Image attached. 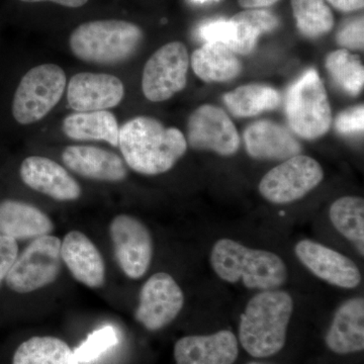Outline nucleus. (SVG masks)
<instances>
[{"label": "nucleus", "instance_id": "obj_1", "mask_svg": "<svg viewBox=\"0 0 364 364\" xmlns=\"http://www.w3.org/2000/svg\"><path fill=\"white\" fill-rule=\"evenodd\" d=\"M119 147L124 162L144 176L169 171L188 149L178 129L167 128L150 117H136L119 128Z\"/></svg>", "mask_w": 364, "mask_h": 364}, {"label": "nucleus", "instance_id": "obj_2", "mask_svg": "<svg viewBox=\"0 0 364 364\" xmlns=\"http://www.w3.org/2000/svg\"><path fill=\"white\" fill-rule=\"evenodd\" d=\"M294 301L286 291H263L249 301L242 314L239 340L253 358L274 355L284 348Z\"/></svg>", "mask_w": 364, "mask_h": 364}, {"label": "nucleus", "instance_id": "obj_3", "mask_svg": "<svg viewBox=\"0 0 364 364\" xmlns=\"http://www.w3.org/2000/svg\"><path fill=\"white\" fill-rule=\"evenodd\" d=\"M210 264L220 279L230 284L242 280L251 289L270 291L287 279L286 263L277 254L246 247L231 239L215 242Z\"/></svg>", "mask_w": 364, "mask_h": 364}, {"label": "nucleus", "instance_id": "obj_4", "mask_svg": "<svg viewBox=\"0 0 364 364\" xmlns=\"http://www.w3.org/2000/svg\"><path fill=\"white\" fill-rule=\"evenodd\" d=\"M143 31L130 21H93L78 26L69 38L76 58L97 65H117L130 60L143 42Z\"/></svg>", "mask_w": 364, "mask_h": 364}, {"label": "nucleus", "instance_id": "obj_5", "mask_svg": "<svg viewBox=\"0 0 364 364\" xmlns=\"http://www.w3.org/2000/svg\"><path fill=\"white\" fill-rule=\"evenodd\" d=\"M286 116L294 133L306 140H315L330 130L331 107L325 86L315 69L306 71L289 86Z\"/></svg>", "mask_w": 364, "mask_h": 364}, {"label": "nucleus", "instance_id": "obj_6", "mask_svg": "<svg viewBox=\"0 0 364 364\" xmlns=\"http://www.w3.org/2000/svg\"><path fill=\"white\" fill-rule=\"evenodd\" d=\"M66 82L65 72L56 64H41L26 72L14 93V119L31 124L44 119L61 100Z\"/></svg>", "mask_w": 364, "mask_h": 364}, {"label": "nucleus", "instance_id": "obj_7", "mask_svg": "<svg viewBox=\"0 0 364 364\" xmlns=\"http://www.w3.org/2000/svg\"><path fill=\"white\" fill-rule=\"evenodd\" d=\"M62 262L61 240L52 235L38 237L18 254L4 280L14 293H33L56 282Z\"/></svg>", "mask_w": 364, "mask_h": 364}, {"label": "nucleus", "instance_id": "obj_8", "mask_svg": "<svg viewBox=\"0 0 364 364\" xmlns=\"http://www.w3.org/2000/svg\"><path fill=\"white\" fill-rule=\"evenodd\" d=\"M322 167L313 158L296 155L267 172L259 183L261 196L272 203L296 202L323 181Z\"/></svg>", "mask_w": 364, "mask_h": 364}, {"label": "nucleus", "instance_id": "obj_9", "mask_svg": "<svg viewBox=\"0 0 364 364\" xmlns=\"http://www.w3.org/2000/svg\"><path fill=\"white\" fill-rule=\"evenodd\" d=\"M188 67L189 56L186 45L171 42L162 46L144 67V95L153 102L169 100L186 87Z\"/></svg>", "mask_w": 364, "mask_h": 364}, {"label": "nucleus", "instance_id": "obj_10", "mask_svg": "<svg viewBox=\"0 0 364 364\" xmlns=\"http://www.w3.org/2000/svg\"><path fill=\"white\" fill-rule=\"evenodd\" d=\"M109 236L122 272L129 279L143 277L153 257L152 236L147 226L133 215H119L109 224Z\"/></svg>", "mask_w": 364, "mask_h": 364}, {"label": "nucleus", "instance_id": "obj_11", "mask_svg": "<svg viewBox=\"0 0 364 364\" xmlns=\"http://www.w3.org/2000/svg\"><path fill=\"white\" fill-rule=\"evenodd\" d=\"M184 305L183 291L168 273H155L144 284L135 318L149 331H158L176 320Z\"/></svg>", "mask_w": 364, "mask_h": 364}, {"label": "nucleus", "instance_id": "obj_12", "mask_svg": "<svg viewBox=\"0 0 364 364\" xmlns=\"http://www.w3.org/2000/svg\"><path fill=\"white\" fill-rule=\"evenodd\" d=\"M186 143L195 150L232 156L240 147L236 127L221 107L203 105L189 117Z\"/></svg>", "mask_w": 364, "mask_h": 364}, {"label": "nucleus", "instance_id": "obj_13", "mask_svg": "<svg viewBox=\"0 0 364 364\" xmlns=\"http://www.w3.org/2000/svg\"><path fill=\"white\" fill-rule=\"evenodd\" d=\"M124 86L111 74L80 72L72 76L67 87V100L77 112L107 111L121 104Z\"/></svg>", "mask_w": 364, "mask_h": 364}, {"label": "nucleus", "instance_id": "obj_14", "mask_svg": "<svg viewBox=\"0 0 364 364\" xmlns=\"http://www.w3.org/2000/svg\"><path fill=\"white\" fill-rule=\"evenodd\" d=\"M294 252L311 272L332 286L354 289L360 284L358 265L343 254L312 240L299 241Z\"/></svg>", "mask_w": 364, "mask_h": 364}, {"label": "nucleus", "instance_id": "obj_15", "mask_svg": "<svg viewBox=\"0 0 364 364\" xmlns=\"http://www.w3.org/2000/svg\"><path fill=\"white\" fill-rule=\"evenodd\" d=\"M21 181L28 188L59 202L78 200L82 193L80 186L63 166L54 160L30 156L21 163Z\"/></svg>", "mask_w": 364, "mask_h": 364}, {"label": "nucleus", "instance_id": "obj_16", "mask_svg": "<svg viewBox=\"0 0 364 364\" xmlns=\"http://www.w3.org/2000/svg\"><path fill=\"white\" fill-rule=\"evenodd\" d=\"M238 354V340L228 330L186 336L174 346L177 364H233Z\"/></svg>", "mask_w": 364, "mask_h": 364}, {"label": "nucleus", "instance_id": "obj_17", "mask_svg": "<svg viewBox=\"0 0 364 364\" xmlns=\"http://www.w3.org/2000/svg\"><path fill=\"white\" fill-rule=\"evenodd\" d=\"M61 257L72 277L90 289L105 284V263L102 253L85 234L71 231L61 241Z\"/></svg>", "mask_w": 364, "mask_h": 364}, {"label": "nucleus", "instance_id": "obj_18", "mask_svg": "<svg viewBox=\"0 0 364 364\" xmlns=\"http://www.w3.org/2000/svg\"><path fill=\"white\" fill-rule=\"evenodd\" d=\"M62 160L67 168L93 181L119 182L128 176L126 162L119 155L93 146H68Z\"/></svg>", "mask_w": 364, "mask_h": 364}, {"label": "nucleus", "instance_id": "obj_19", "mask_svg": "<svg viewBox=\"0 0 364 364\" xmlns=\"http://www.w3.org/2000/svg\"><path fill=\"white\" fill-rule=\"evenodd\" d=\"M244 141L248 154L258 160H287L301 152V144L291 131L268 119L248 126Z\"/></svg>", "mask_w": 364, "mask_h": 364}, {"label": "nucleus", "instance_id": "obj_20", "mask_svg": "<svg viewBox=\"0 0 364 364\" xmlns=\"http://www.w3.org/2000/svg\"><path fill=\"white\" fill-rule=\"evenodd\" d=\"M328 348L337 354H350L364 348V301L348 299L340 306L326 335Z\"/></svg>", "mask_w": 364, "mask_h": 364}, {"label": "nucleus", "instance_id": "obj_21", "mask_svg": "<svg viewBox=\"0 0 364 364\" xmlns=\"http://www.w3.org/2000/svg\"><path fill=\"white\" fill-rule=\"evenodd\" d=\"M54 224L49 215L31 203L6 200L0 202V234L14 240H28L50 235Z\"/></svg>", "mask_w": 364, "mask_h": 364}, {"label": "nucleus", "instance_id": "obj_22", "mask_svg": "<svg viewBox=\"0 0 364 364\" xmlns=\"http://www.w3.org/2000/svg\"><path fill=\"white\" fill-rule=\"evenodd\" d=\"M193 71L205 82H226L240 74L242 65L236 54L220 42L205 43L191 55Z\"/></svg>", "mask_w": 364, "mask_h": 364}, {"label": "nucleus", "instance_id": "obj_23", "mask_svg": "<svg viewBox=\"0 0 364 364\" xmlns=\"http://www.w3.org/2000/svg\"><path fill=\"white\" fill-rule=\"evenodd\" d=\"M62 130L71 140L105 141L119 146V127L111 112H74L64 119Z\"/></svg>", "mask_w": 364, "mask_h": 364}, {"label": "nucleus", "instance_id": "obj_24", "mask_svg": "<svg viewBox=\"0 0 364 364\" xmlns=\"http://www.w3.org/2000/svg\"><path fill=\"white\" fill-rule=\"evenodd\" d=\"M231 25V42L228 47L239 55H248L257 45L263 33H272L279 28V20L265 9H246L235 14L229 20Z\"/></svg>", "mask_w": 364, "mask_h": 364}, {"label": "nucleus", "instance_id": "obj_25", "mask_svg": "<svg viewBox=\"0 0 364 364\" xmlns=\"http://www.w3.org/2000/svg\"><path fill=\"white\" fill-rule=\"evenodd\" d=\"M223 100L233 116L251 117L279 107L282 95L272 86L254 83L225 93Z\"/></svg>", "mask_w": 364, "mask_h": 364}, {"label": "nucleus", "instance_id": "obj_26", "mask_svg": "<svg viewBox=\"0 0 364 364\" xmlns=\"http://www.w3.org/2000/svg\"><path fill=\"white\" fill-rule=\"evenodd\" d=\"M13 364H80L69 345L52 336L33 337L14 354Z\"/></svg>", "mask_w": 364, "mask_h": 364}, {"label": "nucleus", "instance_id": "obj_27", "mask_svg": "<svg viewBox=\"0 0 364 364\" xmlns=\"http://www.w3.org/2000/svg\"><path fill=\"white\" fill-rule=\"evenodd\" d=\"M330 220L347 240L355 244L363 256L364 200L358 196H343L330 208Z\"/></svg>", "mask_w": 364, "mask_h": 364}, {"label": "nucleus", "instance_id": "obj_28", "mask_svg": "<svg viewBox=\"0 0 364 364\" xmlns=\"http://www.w3.org/2000/svg\"><path fill=\"white\" fill-rule=\"evenodd\" d=\"M291 9L299 32L317 39L331 32L335 21L325 0H291Z\"/></svg>", "mask_w": 364, "mask_h": 364}, {"label": "nucleus", "instance_id": "obj_29", "mask_svg": "<svg viewBox=\"0 0 364 364\" xmlns=\"http://www.w3.org/2000/svg\"><path fill=\"white\" fill-rule=\"evenodd\" d=\"M326 68L337 85L352 97L363 90L364 68L356 55L345 49L331 52L326 58Z\"/></svg>", "mask_w": 364, "mask_h": 364}, {"label": "nucleus", "instance_id": "obj_30", "mask_svg": "<svg viewBox=\"0 0 364 364\" xmlns=\"http://www.w3.org/2000/svg\"><path fill=\"white\" fill-rule=\"evenodd\" d=\"M119 342L117 333L112 326H105L88 335L87 338L79 345L74 355L79 363H88L97 360L102 354L116 346Z\"/></svg>", "mask_w": 364, "mask_h": 364}, {"label": "nucleus", "instance_id": "obj_31", "mask_svg": "<svg viewBox=\"0 0 364 364\" xmlns=\"http://www.w3.org/2000/svg\"><path fill=\"white\" fill-rule=\"evenodd\" d=\"M363 16L345 23L336 36L339 46L349 50L363 49Z\"/></svg>", "mask_w": 364, "mask_h": 364}, {"label": "nucleus", "instance_id": "obj_32", "mask_svg": "<svg viewBox=\"0 0 364 364\" xmlns=\"http://www.w3.org/2000/svg\"><path fill=\"white\" fill-rule=\"evenodd\" d=\"M363 126L364 107L363 105L342 112L335 122V128L342 135L363 133Z\"/></svg>", "mask_w": 364, "mask_h": 364}, {"label": "nucleus", "instance_id": "obj_33", "mask_svg": "<svg viewBox=\"0 0 364 364\" xmlns=\"http://www.w3.org/2000/svg\"><path fill=\"white\" fill-rule=\"evenodd\" d=\"M198 36L205 43L220 42L228 47L231 42V25L229 21L224 18L208 21L198 28Z\"/></svg>", "mask_w": 364, "mask_h": 364}, {"label": "nucleus", "instance_id": "obj_34", "mask_svg": "<svg viewBox=\"0 0 364 364\" xmlns=\"http://www.w3.org/2000/svg\"><path fill=\"white\" fill-rule=\"evenodd\" d=\"M18 255V242L11 237L0 234V286Z\"/></svg>", "mask_w": 364, "mask_h": 364}, {"label": "nucleus", "instance_id": "obj_35", "mask_svg": "<svg viewBox=\"0 0 364 364\" xmlns=\"http://www.w3.org/2000/svg\"><path fill=\"white\" fill-rule=\"evenodd\" d=\"M331 6L344 13L359 11L363 9L364 0H327Z\"/></svg>", "mask_w": 364, "mask_h": 364}, {"label": "nucleus", "instance_id": "obj_36", "mask_svg": "<svg viewBox=\"0 0 364 364\" xmlns=\"http://www.w3.org/2000/svg\"><path fill=\"white\" fill-rule=\"evenodd\" d=\"M279 1V0H238L239 4L246 9H263L272 6Z\"/></svg>", "mask_w": 364, "mask_h": 364}, {"label": "nucleus", "instance_id": "obj_37", "mask_svg": "<svg viewBox=\"0 0 364 364\" xmlns=\"http://www.w3.org/2000/svg\"><path fill=\"white\" fill-rule=\"evenodd\" d=\"M21 1L30 2V4H33V2L51 1L62 6L77 9V7L85 6L88 0H21Z\"/></svg>", "mask_w": 364, "mask_h": 364}, {"label": "nucleus", "instance_id": "obj_38", "mask_svg": "<svg viewBox=\"0 0 364 364\" xmlns=\"http://www.w3.org/2000/svg\"><path fill=\"white\" fill-rule=\"evenodd\" d=\"M196 2H200V4H203V2H207L208 0H193Z\"/></svg>", "mask_w": 364, "mask_h": 364}, {"label": "nucleus", "instance_id": "obj_39", "mask_svg": "<svg viewBox=\"0 0 364 364\" xmlns=\"http://www.w3.org/2000/svg\"><path fill=\"white\" fill-rule=\"evenodd\" d=\"M248 364H265V363H248Z\"/></svg>", "mask_w": 364, "mask_h": 364}]
</instances>
